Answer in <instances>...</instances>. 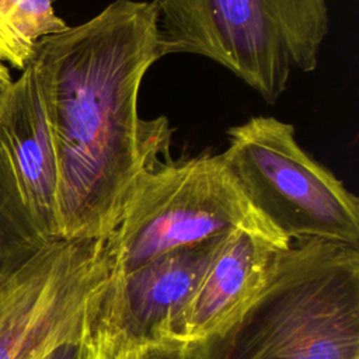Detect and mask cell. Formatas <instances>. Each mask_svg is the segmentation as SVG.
<instances>
[{
    "label": "cell",
    "mask_w": 359,
    "mask_h": 359,
    "mask_svg": "<svg viewBox=\"0 0 359 359\" xmlns=\"http://www.w3.org/2000/svg\"><path fill=\"white\" fill-rule=\"evenodd\" d=\"M161 56L192 53L230 70L273 104L294 72L317 69L327 0H151Z\"/></svg>",
    "instance_id": "obj_3"
},
{
    "label": "cell",
    "mask_w": 359,
    "mask_h": 359,
    "mask_svg": "<svg viewBox=\"0 0 359 359\" xmlns=\"http://www.w3.org/2000/svg\"><path fill=\"white\" fill-rule=\"evenodd\" d=\"M234 229L290 241L254 210L222 153L167 158L140 174L105 240L111 275L128 273L161 254Z\"/></svg>",
    "instance_id": "obj_4"
},
{
    "label": "cell",
    "mask_w": 359,
    "mask_h": 359,
    "mask_svg": "<svg viewBox=\"0 0 359 359\" xmlns=\"http://www.w3.org/2000/svg\"><path fill=\"white\" fill-rule=\"evenodd\" d=\"M223 236L168 251L128 273L111 275L91 325V337L111 359L168 337Z\"/></svg>",
    "instance_id": "obj_7"
},
{
    "label": "cell",
    "mask_w": 359,
    "mask_h": 359,
    "mask_svg": "<svg viewBox=\"0 0 359 359\" xmlns=\"http://www.w3.org/2000/svg\"><path fill=\"white\" fill-rule=\"evenodd\" d=\"M208 342L167 337L147 342L118 359H208Z\"/></svg>",
    "instance_id": "obj_12"
},
{
    "label": "cell",
    "mask_w": 359,
    "mask_h": 359,
    "mask_svg": "<svg viewBox=\"0 0 359 359\" xmlns=\"http://www.w3.org/2000/svg\"><path fill=\"white\" fill-rule=\"evenodd\" d=\"M11 86H13V79L10 76V72L3 63H0V109L3 107V102L7 97Z\"/></svg>",
    "instance_id": "obj_15"
},
{
    "label": "cell",
    "mask_w": 359,
    "mask_h": 359,
    "mask_svg": "<svg viewBox=\"0 0 359 359\" xmlns=\"http://www.w3.org/2000/svg\"><path fill=\"white\" fill-rule=\"evenodd\" d=\"M153 1L115 0L88 21L38 41L31 57L57 164V236L107 240L136 180L170 158L165 116L139 115L160 60Z\"/></svg>",
    "instance_id": "obj_1"
},
{
    "label": "cell",
    "mask_w": 359,
    "mask_h": 359,
    "mask_svg": "<svg viewBox=\"0 0 359 359\" xmlns=\"http://www.w3.org/2000/svg\"><path fill=\"white\" fill-rule=\"evenodd\" d=\"M67 27L52 0H0V60L24 70L38 41Z\"/></svg>",
    "instance_id": "obj_11"
},
{
    "label": "cell",
    "mask_w": 359,
    "mask_h": 359,
    "mask_svg": "<svg viewBox=\"0 0 359 359\" xmlns=\"http://www.w3.org/2000/svg\"><path fill=\"white\" fill-rule=\"evenodd\" d=\"M208 359H359V247L290 240Z\"/></svg>",
    "instance_id": "obj_2"
},
{
    "label": "cell",
    "mask_w": 359,
    "mask_h": 359,
    "mask_svg": "<svg viewBox=\"0 0 359 359\" xmlns=\"http://www.w3.org/2000/svg\"><path fill=\"white\" fill-rule=\"evenodd\" d=\"M55 241V240H53ZM50 243L32 220L0 140V279Z\"/></svg>",
    "instance_id": "obj_10"
},
{
    "label": "cell",
    "mask_w": 359,
    "mask_h": 359,
    "mask_svg": "<svg viewBox=\"0 0 359 359\" xmlns=\"http://www.w3.org/2000/svg\"><path fill=\"white\" fill-rule=\"evenodd\" d=\"M289 243L251 229L226 233L168 337L209 341L227 330L261 293L276 251Z\"/></svg>",
    "instance_id": "obj_8"
},
{
    "label": "cell",
    "mask_w": 359,
    "mask_h": 359,
    "mask_svg": "<svg viewBox=\"0 0 359 359\" xmlns=\"http://www.w3.org/2000/svg\"><path fill=\"white\" fill-rule=\"evenodd\" d=\"M222 156L244 196L287 240L359 247V201L297 143L293 125L252 116L227 132Z\"/></svg>",
    "instance_id": "obj_5"
},
{
    "label": "cell",
    "mask_w": 359,
    "mask_h": 359,
    "mask_svg": "<svg viewBox=\"0 0 359 359\" xmlns=\"http://www.w3.org/2000/svg\"><path fill=\"white\" fill-rule=\"evenodd\" d=\"M80 359H109V356L101 349L97 341L91 337V331L81 342Z\"/></svg>",
    "instance_id": "obj_13"
},
{
    "label": "cell",
    "mask_w": 359,
    "mask_h": 359,
    "mask_svg": "<svg viewBox=\"0 0 359 359\" xmlns=\"http://www.w3.org/2000/svg\"><path fill=\"white\" fill-rule=\"evenodd\" d=\"M83 342V341H81ZM81 342H70L56 348L43 359H80Z\"/></svg>",
    "instance_id": "obj_14"
},
{
    "label": "cell",
    "mask_w": 359,
    "mask_h": 359,
    "mask_svg": "<svg viewBox=\"0 0 359 359\" xmlns=\"http://www.w3.org/2000/svg\"><path fill=\"white\" fill-rule=\"evenodd\" d=\"M0 140L32 220L45 238L59 240L56 154L31 62L13 81L0 109Z\"/></svg>",
    "instance_id": "obj_9"
},
{
    "label": "cell",
    "mask_w": 359,
    "mask_h": 359,
    "mask_svg": "<svg viewBox=\"0 0 359 359\" xmlns=\"http://www.w3.org/2000/svg\"><path fill=\"white\" fill-rule=\"evenodd\" d=\"M111 278L105 240H55L0 279V359H43L91 331Z\"/></svg>",
    "instance_id": "obj_6"
}]
</instances>
